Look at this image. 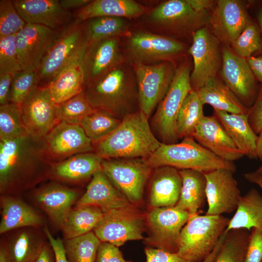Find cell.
<instances>
[{
    "label": "cell",
    "mask_w": 262,
    "mask_h": 262,
    "mask_svg": "<svg viewBox=\"0 0 262 262\" xmlns=\"http://www.w3.org/2000/svg\"><path fill=\"white\" fill-rule=\"evenodd\" d=\"M44 138L27 133L0 141V194L21 196L48 180Z\"/></svg>",
    "instance_id": "cell-1"
},
{
    "label": "cell",
    "mask_w": 262,
    "mask_h": 262,
    "mask_svg": "<svg viewBox=\"0 0 262 262\" xmlns=\"http://www.w3.org/2000/svg\"><path fill=\"white\" fill-rule=\"evenodd\" d=\"M83 92L94 108L121 120L139 109L135 75L127 61L86 83Z\"/></svg>",
    "instance_id": "cell-2"
},
{
    "label": "cell",
    "mask_w": 262,
    "mask_h": 262,
    "mask_svg": "<svg viewBox=\"0 0 262 262\" xmlns=\"http://www.w3.org/2000/svg\"><path fill=\"white\" fill-rule=\"evenodd\" d=\"M161 144L148 118L139 109L125 116L113 131L93 145L94 152L103 159H147Z\"/></svg>",
    "instance_id": "cell-3"
},
{
    "label": "cell",
    "mask_w": 262,
    "mask_h": 262,
    "mask_svg": "<svg viewBox=\"0 0 262 262\" xmlns=\"http://www.w3.org/2000/svg\"><path fill=\"white\" fill-rule=\"evenodd\" d=\"M89 42L87 21L74 18L62 30L37 69L38 86H47L65 68L81 62Z\"/></svg>",
    "instance_id": "cell-4"
},
{
    "label": "cell",
    "mask_w": 262,
    "mask_h": 262,
    "mask_svg": "<svg viewBox=\"0 0 262 262\" xmlns=\"http://www.w3.org/2000/svg\"><path fill=\"white\" fill-rule=\"evenodd\" d=\"M153 169L168 166L179 170L193 169L204 173L218 169L235 172L233 162L218 157L199 144L192 137H186L180 142L162 143L147 159Z\"/></svg>",
    "instance_id": "cell-5"
},
{
    "label": "cell",
    "mask_w": 262,
    "mask_h": 262,
    "mask_svg": "<svg viewBox=\"0 0 262 262\" xmlns=\"http://www.w3.org/2000/svg\"><path fill=\"white\" fill-rule=\"evenodd\" d=\"M229 220L222 215H190L181 231L177 253L190 262H202L217 245Z\"/></svg>",
    "instance_id": "cell-6"
},
{
    "label": "cell",
    "mask_w": 262,
    "mask_h": 262,
    "mask_svg": "<svg viewBox=\"0 0 262 262\" xmlns=\"http://www.w3.org/2000/svg\"><path fill=\"white\" fill-rule=\"evenodd\" d=\"M148 26L166 37L184 36L209 22L207 12L195 10L187 0H168L160 3L145 15Z\"/></svg>",
    "instance_id": "cell-7"
},
{
    "label": "cell",
    "mask_w": 262,
    "mask_h": 262,
    "mask_svg": "<svg viewBox=\"0 0 262 262\" xmlns=\"http://www.w3.org/2000/svg\"><path fill=\"white\" fill-rule=\"evenodd\" d=\"M190 75L191 68L187 61L176 68L170 87L152 117L151 129L154 130L162 143L178 142L177 118L184 99L192 90Z\"/></svg>",
    "instance_id": "cell-8"
},
{
    "label": "cell",
    "mask_w": 262,
    "mask_h": 262,
    "mask_svg": "<svg viewBox=\"0 0 262 262\" xmlns=\"http://www.w3.org/2000/svg\"><path fill=\"white\" fill-rule=\"evenodd\" d=\"M126 37V61L131 65H152L171 59L185 50L184 43L145 30L131 31Z\"/></svg>",
    "instance_id": "cell-9"
},
{
    "label": "cell",
    "mask_w": 262,
    "mask_h": 262,
    "mask_svg": "<svg viewBox=\"0 0 262 262\" xmlns=\"http://www.w3.org/2000/svg\"><path fill=\"white\" fill-rule=\"evenodd\" d=\"M152 169L147 159L131 158L103 159L101 170L117 190L134 205L142 200Z\"/></svg>",
    "instance_id": "cell-10"
},
{
    "label": "cell",
    "mask_w": 262,
    "mask_h": 262,
    "mask_svg": "<svg viewBox=\"0 0 262 262\" xmlns=\"http://www.w3.org/2000/svg\"><path fill=\"white\" fill-rule=\"evenodd\" d=\"M189 216L175 206L152 208L146 215L148 232L145 243L147 247L177 253L181 231Z\"/></svg>",
    "instance_id": "cell-11"
},
{
    "label": "cell",
    "mask_w": 262,
    "mask_h": 262,
    "mask_svg": "<svg viewBox=\"0 0 262 262\" xmlns=\"http://www.w3.org/2000/svg\"><path fill=\"white\" fill-rule=\"evenodd\" d=\"M134 205L110 210L93 232L101 242L117 247L126 242L144 240L146 216Z\"/></svg>",
    "instance_id": "cell-12"
},
{
    "label": "cell",
    "mask_w": 262,
    "mask_h": 262,
    "mask_svg": "<svg viewBox=\"0 0 262 262\" xmlns=\"http://www.w3.org/2000/svg\"><path fill=\"white\" fill-rule=\"evenodd\" d=\"M49 180L28 192L29 203L45 213L61 230L72 208L83 193L79 188Z\"/></svg>",
    "instance_id": "cell-13"
},
{
    "label": "cell",
    "mask_w": 262,
    "mask_h": 262,
    "mask_svg": "<svg viewBox=\"0 0 262 262\" xmlns=\"http://www.w3.org/2000/svg\"><path fill=\"white\" fill-rule=\"evenodd\" d=\"M131 66L137 82L139 108L149 118L167 93L176 68L171 61Z\"/></svg>",
    "instance_id": "cell-14"
},
{
    "label": "cell",
    "mask_w": 262,
    "mask_h": 262,
    "mask_svg": "<svg viewBox=\"0 0 262 262\" xmlns=\"http://www.w3.org/2000/svg\"><path fill=\"white\" fill-rule=\"evenodd\" d=\"M219 40L208 27H203L193 35V42L188 50L193 59L194 68L190 75L193 90L197 91L210 80L216 77L222 65Z\"/></svg>",
    "instance_id": "cell-15"
},
{
    "label": "cell",
    "mask_w": 262,
    "mask_h": 262,
    "mask_svg": "<svg viewBox=\"0 0 262 262\" xmlns=\"http://www.w3.org/2000/svg\"><path fill=\"white\" fill-rule=\"evenodd\" d=\"M18 106L23 124L33 136L45 138L60 122L47 86L36 87Z\"/></svg>",
    "instance_id": "cell-16"
},
{
    "label": "cell",
    "mask_w": 262,
    "mask_h": 262,
    "mask_svg": "<svg viewBox=\"0 0 262 262\" xmlns=\"http://www.w3.org/2000/svg\"><path fill=\"white\" fill-rule=\"evenodd\" d=\"M63 28L52 30L40 25L27 23L16 33V49L22 70H37Z\"/></svg>",
    "instance_id": "cell-17"
},
{
    "label": "cell",
    "mask_w": 262,
    "mask_h": 262,
    "mask_svg": "<svg viewBox=\"0 0 262 262\" xmlns=\"http://www.w3.org/2000/svg\"><path fill=\"white\" fill-rule=\"evenodd\" d=\"M221 78L247 108L254 103L257 92L256 78L246 59L227 47L222 50Z\"/></svg>",
    "instance_id": "cell-18"
},
{
    "label": "cell",
    "mask_w": 262,
    "mask_h": 262,
    "mask_svg": "<svg viewBox=\"0 0 262 262\" xmlns=\"http://www.w3.org/2000/svg\"><path fill=\"white\" fill-rule=\"evenodd\" d=\"M44 140L51 164L61 162L78 154L94 152L91 140L78 125L60 121Z\"/></svg>",
    "instance_id": "cell-19"
},
{
    "label": "cell",
    "mask_w": 262,
    "mask_h": 262,
    "mask_svg": "<svg viewBox=\"0 0 262 262\" xmlns=\"http://www.w3.org/2000/svg\"><path fill=\"white\" fill-rule=\"evenodd\" d=\"M234 173L226 169L204 173L208 206L206 214L221 215L236 209L241 196Z\"/></svg>",
    "instance_id": "cell-20"
},
{
    "label": "cell",
    "mask_w": 262,
    "mask_h": 262,
    "mask_svg": "<svg viewBox=\"0 0 262 262\" xmlns=\"http://www.w3.org/2000/svg\"><path fill=\"white\" fill-rule=\"evenodd\" d=\"M120 45L119 37L89 43L81 61L85 84L126 61Z\"/></svg>",
    "instance_id": "cell-21"
},
{
    "label": "cell",
    "mask_w": 262,
    "mask_h": 262,
    "mask_svg": "<svg viewBox=\"0 0 262 262\" xmlns=\"http://www.w3.org/2000/svg\"><path fill=\"white\" fill-rule=\"evenodd\" d=\"M243 3L236 0H217L209 23L217 38L231 44L251 22Z\"/></svg>",
    "instance_id": "cell-22"
},
{
    "label": "cell",
    "mask_w": 262,
    "mask_h": 262,
    "mask_svg": "<svg viewBox=\"0 0 262 262\" xmlns=\"http://www.w3.org/2000/svg\"><path fill=\"white\" fill-rule=\"evenodd\" d=\"M13 2L27 23L59 30L74 19L72 12L63 8L59 0H13Z\"/></svg>",
    "instance_id": "cell-23"
},
{
    "label": "cell",
    "mask_w": 262,
    "mask_h": 262,
    "mask_svg": "<svg viewBox=\"0 0 262 262\" xmlns=\"http://www.w3.org/2000/svg\"><path fill=\"white\" fill-rule=\"evenodd\" d=\"M191 137L202 147L225 161L233 162L244 156L213 115L205 116Z\"/></svg>",
    "instance_id": "cell-24"
},
{
    "label": "cell",
    "mask_w": 262,
    "mask_h": 262,
    "mask_svg": "<svg viewBox=\"0 0 262 262\" xmlns=\"http://www.w3.org/2000/svg\"><path fill=\"white\" fill-rule=\"evenodd\" d=\"M103 160L94 152L80 153L61 162L51 163L48 180L63 184L80 185L101 169Z\"/></svg>",
    "instance_id": "cell-25"
},
{
    "label": "cell",
    "mask_w": 262,
    "mask_h": 262,
    "mask_svg": "<svg viewBox=\"0 0 262 262\" xmlns=\"http://www.w3.org/2000/svg\"><path fill=\"white\" fill-rule=\"evenodd\" d=\"M0 234L25 227L44 228L46 225L40 211L21 196L2 195L0 196Z\"/></svg>",
    "instance_id": "cell-26"
},
{
    "label": "cell",
    "mask_w": 262,
    "mask_h": 262,
    "mask_svg": "<svg viewBox=\"0 0 262 262\" xmlns=\"http://www.w3.org/2000/svg\"><path fill=\"white\" fill-rule=\"evenodd\" d=\"M1 235L10 262H33L48 241L40 228H21Z\"/></svg>",
    "instance_id": "cell-27"
},
{
    "label": "cell",
    "mask_w": 262,
    "mask_h": 262,
    "mask_svg": "<svg viewBox=\"0 0 262 262\" xmlns=\"http://www.w3.org/2000/svg\"><path fill=\"white\" fill-rule=\"evenodd\" d=\"M131 204L100 170L94 174L75 205L96 206L104 213Z\"/></svg>",
    "instance_id": "cell-28"
},
{
    "label": "cell",
    "mask_w": 262,
    "mask_h": 262,
    "mask_svg": "<svg viewBox=\"0 0 262 262\" xmlns=\"http://www.w3.org/2000/svg\"><path fill=\"white\" fill-rule=\"evenodd\" d=\"M154 169L149 188L150 206L152 208L175 206L182 186L179 170L168 166Z\"/></svg>",
    "instance_id": "cell-29"
},
{
    "label": "cell",
    "mask_w": 262,
    "mask_h": 262,
    "mask_svg": "<svg viewBox=\"0 0 262 262\" xmlns=\"http://www.w3.org/2000/svg\"><path fill=\"white\" fill-rule=\"evenodd\" d=\"M147 12L146 7L132 0H94L72 13L75 19L86 21L101 16L134 18Z\"/></svg>",
    "instance_id": "cell-30"
},
{
    "label": "cell",
    "mask_w": 262,
    "mask_h": 262,
    "mask_svg": "<svg viewBox=\"0 0 262 262\" xmlns=\"http://www.w3.org/2000/svg\"><path fill=\"white\" fill-rule=\"evenodd\" d=\"M225 128L238 148L244 156L257 158L258 137L248 120L247 114H231L214 109L213 115Z\"/></svg>",
    "instance_id": "cell-31"
},
{
    "label": "cell",
    "mask_w": 262,
    "mask_h": 262,
    "mask_svg": "<svg viewBox=\"0 0 262 262\" xmlns=\"http://www.w3.org/2000/svg\"><path fill=\"white\" fill-rule=\"evenodd\" d=\"M182 186L175 207L190 215L198 213L206 199V180L204 173L193 169L179 170Z\"/></svg>",
    "instance_id": "cell-32"
},
{
    "label": "cell",
    "mask_w": 262,
    "mask_h": 262,
    "mask_svg": "<svg viewBox=\"0 0 262 262\" xmlns=\"http://www.w3.org/2000/svg\"><path fill=\"white\" fill-rule=\"evenodd\" d=\"M203 104L231 114H247L246 107L224 83L216 77L196 91Z\"/></svg>",
    "instance_id": "cell-33"
},
{
    "label": "cell",
    "mask_w": 262,
    "mask_h": 262,
    "mask_svg": "<svg viewBox=\"0 0 262 262\" xmlns=\"http://www.w3.org/2000/svg\"><path fill=\"white\" fill-rule=\"evenodd\" d=\"M233 217L225 230L258 228L262 229V196L255 188L241 196Z\"/></svg>",
    "instance_id": "cell-34"
},
{
    "label": "cell",
    "mask_w": 262,
    "mask_h": 262,
    "mask_svg": "<svg viewBox=\"0 0 262 262\" xmlns=\"http://www.w3.org/2000/svg\"><path fill=\"white\" fill-rule=\"evenodd\" d=\"M85 80L81 62L63 70L47 85L53 102L59 104L83 90Z\"/></svg>",
    "instance_id": "cell-35"
},
{
    "label": "cell",
    "mask_w": 262,
    "mask_h": 262,
    "mask_svg": "<svg viewBox=\"0 0 262 262\" xmlns=\"http://www.w3.org/2000/svg\"><path fill=\"white\" fill-rule=\"evenodd\" d=\"M104 215L99 208L91 205H74L61 229L63 239H71L86 234L98 225Z\"/></svg>",
    "instance_id": "cell-36"
},
{
    "label": "cell",
    "mask_w": 262,
    "mask_h": 262,
    "mask_svg": "<svg viewBox=\"0 0 262 262\" xmlns=\"http://www.w3.org/2000/svg\"><path fill=\"white\" fill-rule=\"evenodd\" d=\"M203 106L197 92L192 90L184 99L178 115L176 131L179 139L192 136L205 116Z\"/></svg>",
    "instance_id": "cell-37"
},
{
    "label": "cell",
    "mask_w": 262,
    "mask_h": 262,
    "mask_svg": "<svg viewBox=\"0 0 262 262\" xmlns=\"http://www.w3.org/2000/svg\"><path fill=\"white\" fill-rule=\"evenodd\" d=\"M121 121L106 111L95 109L82 120L80 126L94 144L113 131Z\"/></svg>",
    "instance_id": "cell-38"
},
{
    "label": "cell",
    "mask_w": 262,
    "mask_h": 262,
    "mask_svg": "<svg viewBox=\"0 0 262 262\" xmlns=\"http://www.w3.org/2000/svg\"><path fill=\"white\" fill-rule=\"evenodd\" d=\"M63 241L68 262H95L101 242L93 231Z\"/></svg>",
    "instance_id": "cell-39"
},
{
    "label": "cell",
    "mask_w": 262,
    "mask_h": 262,
    "mask_svg": "<svg viewBox=\"0 0 262 262\" xmlns=\"http://www.w3.org/2000/svg\"><path fill=\"white\" fill-rule=\"evenodd\" d=\"M127 18L115 16H101L87 21L90 42L112 37H126L131 30Z\"/></svg>",
    "instance_id": "cell-40"
},
{
    "label": "cell",
    "mask_w": 262,
    "mask_h": 262,
    "mask_svg": "<svg viewBox=\"0 0 262 262\" xmlns=\"http://www.w3.org/2000/svg\"><path fill=\"white\" fill-rule=\"evenodd\" d=\"M250 233L246 229L227 232L214 262H244Z\"/></svg>",
    "instance_id": "cell-41"
},
{
    "label": "cell",
    "mask_w": 262,
    "mask_h": 262,
    "mask_svg": "<svg viewBox=\"0 0 262 262\" xmlns=\"http://www.w3.org/2000/svg\"><path fill=\"white\" fill-rule=\"evenodd\" d=\"M56 114L59 121L80 125L82 120L94 108L83 91L71 98L56 104Z\"/></svg>",
    "instance_id": "cell-42"
},
{
    "label": "cell",
    "mask_w": 262,
    "mask_h": 262,
    "mask_svg": "<svg viewBox=\"0 0 262 262\" xmlns=\"http://www.w3.org/2000/svg\"><path fill=\"white\" fill-rule=\"evenodd\" d=\"M27 133L18 105L10 102L0 105V141L15 138Z\"/></svg>",
    "instance_id": "cell-43"
},
{
    "label": "cell",
    "mask_w": 262,
    "mask_h": 262,
    "mask_svg": "<svg viewBox=\"0 0 262 262\" xmlns=\"http://www.w3.org/2000/svg\"><path fill=\"white\" fill-rule=\"evenodd\" d=\"M233 51L247 58L262 49V39L259 26L251 21L238 37L231 44Z\"/></svg>",
    "instance_id": "cell-44"
},
{
    "label": "cell",
    "mask_w": 262,
    "mask_h": 262,
    "mask_svg": "<svg viewBox=\"0 0 262 262\" xmlns=\"http://www.w3.org/2000/svg\"><path fill=\"white\" fill-rule=\"evenodd\" d=\"M39 79L36 70H22L13 77L9 102L19 105L37 86Z\"/></svg>",
    "instance_id": "cell-45"
},
{
    "label": "cell",
    "mask_w": 262,
    "mask_h": 262,
    "mask_svg": "<svg viewBox=\"0 0 262 262\" xmlns=\"http://www.w3.org/2000/svg\"><path fill=\"white\" fill-rule=\"evenodd\" d=\"M26 24L15 8L13 0H0V38L16 34Z\"/></svg>",
    "instance_id": "cell-46"
},
{
    "label": "cell",
    "mask_w": 262,
    "mask_h": 262,
    "mask_svg": "<svg viewBox=\"0 0 262 262\" xmlns=\"http://www.w3.org/2000/svg\"><path fill=\"white\" fill-rule=\"evenodd\" d=\"M16 34L0 38V74L14 76L22 71L17 58Z\"/></svg>",
    "instance_id": "cell-47"
},
{
    "label": "cell",
    "mask_w": 262,
    "mask_h": 262,
    "mask_svg": "<svg viewBox=\"0 0 262 262\" xmlns=\"http://www.w3.org/2000/svg\"><path fill=\"white\" fill-rule=\"evenodd\" d=\"M244 262H262V229H252Z\"/></svg>",
    "instance_id": "cell-48"
},
{
    "label": "cell",
    "mask_w": 262,
    "mask_h": 262,
    "mask_svg": "<svg viewBox=\"0 0 262 262\" xmlns=\"http://www.w3.org/2000/svg\"><path fill=\"white\" fill-rule=\"evenodd\" d=\"M118 247L108 242H101L95 262H126Z\"/></svg>",
    "instance_id": "cell-49"
},
{
    "label": "cell",
    "mask_w": 262,
    "mask_h": 262,
    "mask_svg": "<svg viewBox=\"0 0 262 262\" xmlns=\"http://www.w3.org/2000/svg\"><path fill=\"white\" fill-rule=\"evenodd\" d=\"M146 262H192L183 259L177 253L147 247L145 248Z\"/></svg>",
    "instance_id": "cell-50"
},
{
    "label": "cell",
    "mask_w": 262,
    "mask_h": 262,
    "mask_svg": "<svg viewBox=\"0 0 262 262\" xmlns=\"http://www.w3.org/2000/svg\"><path fill=\"white\" fill-rule=\"evenodd\" d=\"M247 115L252 130L258 135L262 130V87L258 92L254 103L248 109Z\"/></svg>",
    "instance_id": "cell-51"
},
{
    "label": "cell",
    "mask_w": 262,
    "mask_h": 262,
    "mask_svg": "<svg viewBox=\"0 0 262 262\" xmlns=\"http://www.w3.org/2000/svg\"><path fill=\"white\" fill-rule=\"evenodd\" d=\"M43 229L53 249L56 262H68L66 256L63 240L60 238H54L47 226H46Z\"/></svg>",
    "instance_id": "cell-52"
},
{
    "label": "cell",
    "mask_w": 262,
    "mask_h": 262,
    "mask_svg": "<svg viewBox=\"0 0 262 262\" xmlns=\"http://www.w3.org/2000/svg\"><path fill=\"white\" fill-rule=\"evenodd\" d=\"M14 76L9 73L0 74V105L9 103V95Z\"/></svg>",
    "instance_id": "cell-53"
},
{
    "label": "cell",
    "mask_w": 262,
    "mask_h": 262,
    "mask_svg": "<svg viewBox=\"0 0 262 262\" xmlns=\"http://www.w3.org/2000/svg\"><path fill=\"white\" fill-rule=\"evenodd\" d=\"M33 262H56L53 249L48 240Z\"/></svg>",
    "instance_id": "cell-54"
},
{
    "label": "cell",
    "mask_w": 262,
    "mask_h": 262,
    "mask_svg": "<svg viewBox=\"0 0 262 262\" xmlns=\"http://www.w3.org/2000/svg\"><path fill=\"white\" fill-rule=\"evenodd\" d=\"M246 59L256 79L262 83V55Z\"/></svg>",
    "instance_id": "cell-55"
},
{
    "label": "cell",
    "mask_w": 262,
    "mask_h": 262,
    "mask_svg": "<svg viewBox=\"0 0 262 262\" xmlns=\"http://www.w3.org/2000/svg\"><path fill=\"white\" fill-rule=\"evenodd\" d=\"M91 0H60V2L63 8L73 12L89 3Z\"/></svg>",
    "instance_id": "cell-56"
},
{
    "label": "cell",
    "mask_w": 262,
    "mask_h": 262,
    "mask_svg": "<svg viewBox=\"0 0 262 262\" xmlns=\"http://www.w3.org/2000/svg\"><path fill=\"white\" fill-rule=\"evenodd\" d=\"M191 6L199 12H207L213 5V1L208 0H187Z\"/></svg>",
    "instance_id": "cell-57"
},
{
    "label": "cell",
    "mask_w": 262,
    "mask_h": 262,
    "mask_svg": "<svg viewBox=\"0 0 262 262\" xmlns=\"http://www.w3.org/2000/svg\"><path fill=\"white\" fill-rule=\"evenodd\" d=\"M245 178L249 182L257 184L262 191V173L257 170L244 174Z\"/></svg>",
    "instance_id": "cell-58"
},
{
    "label": "cell",
    "mask_w": 262,
    "mask_h": 262,
    "mask_svg": "<svg viewBox=\"0 0 262 262\" xmlns=\"http://www.w3.org/2000/svg\"><path fill=\"white\" fill-rule=\"evenodd\" d=\"M227 235L224 231L222 234L217 245L211 253L202 262H214L216 257Z\"/></svg>",
    "instance_id": "cell-59"
},
{
    "label": "cell",
    "mask_w": 262,
    "mask_h": 262,
    "mask_svg": "<svg viewBox=\"0 0 262 262\" xmlns=\"http://www.w3.org/2000/svg\"><path fill=\"white\" fill-rule=\"evenodd\" d=\"M0 262H10L5 246L1 239L0 241Z\"/></svg>",
    "instance_id": "cell-60"
},
{
    "label": "cell",
    "mask_w": 262,
    "mask_h": 262,
    "mask_svg": "<svg viewBox=\"0 0 262 262\" xmlns=\"http://www.w3.org/2000/svg\"><path fill=\"white\" fill-rule=\"evenodd\" d=\"M256 155L261 161H262V130L258 134L257 142Z\"/></svg>",
    "instance_id": "cell-61"
},
{
    "label": "cell",
    "mask_w": 262,
    "mask_h": 262,
    "mask_svg": "<svg viewBox=\"0 0 262 262\" xmlns=\"http://www.w3.org/2000/svg\"><path fill=\"white\" fill-rule=\"evenodd\" d=\"M258 20L259 23V27L260 30L261 34L262 36V8H261L258 12Z\"/></svg>",
    "instance_id": "cell-62"
},
{
    "label": "cell",
    "mask_w": 262,
    "mask_h": 262,
    "mask_svg": "<svg viewBox=\"0 0 262 262\" xmlns=\"http://www.w3.org/2000/svg\"><path fill=\"white\" fill-rule=\"evenodd\" d=\"M258 171H259V172L262 173V165L258 169H257Z\"/></svg>",
    "instance_id": "cell-63"
},
{
    "label": "cell",
    "mask_w": 262,
    "mask_h": 262,
    "mask_svg": "<svg viewBox=\"0 0 262 262\" xmlns=\"http://www.w3.org/2000/svg\"><path fill=\"white\" fill-rule=\"evenodd\" d=\"M126 262H132L130 261H126Z\"/></svg>",
    "instance_id": "cell-64"
}]
</instances>
